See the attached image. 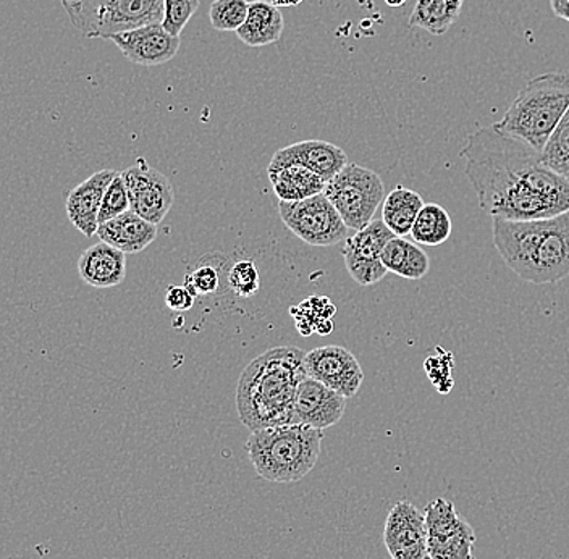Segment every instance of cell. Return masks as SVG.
Instances as JSON below:
<instances>
[{
	"mask_svg": "<svg viewBox=\"0 0 569 559\" xmlns=\"http://www.w3.org/2000/svg\"><path fill=\"white\" fill-rule=\"evenodd\" d=\"M461 159L479 208L492 219L537 220L569 210V181L551 172L540 151L496 123L468 138Z\"/></svg>",
	"mask_w": 569,
	"mask_h": 559,
	"instance_id": "6da1fadb",
	"label": "cell"
},
{
	"mask_svg": "<svg viewBox=\"0 0 569 559\" xmlns=\"http://www.w3.org/2000/svg\"><path fill=\"white\" fill-rule=\"evenodd\" d=\"M308 377L306 352L279 347L252 359L237 387L241 422L251 432L297 422L298 388Z\"/></svg>",
	"mask_w": 569,
	"mask_h": 559,
	"instance_id": "7a4b0ae2",
	"label": "cell"
},
{
	"mask_svg": "<svg viewBox=\"0 0 569 559\" xmlns=\"http://www.w3.org/2000/svg\"><path fill=\"white\" fill-rule=\"evenodd\" d=\"M493 244L508 269L533 285L569 277V210L537 220L492 219Z\"/></svg>",
	"mask_w": 569,
	"mask_h": 559,
	"instance_id": "3957f363",
	"label": "cell"
},
{
	"mask_svg": "<svg viewBox=\"0 0 569 559\" xmlns=\"http://www.w3.org/2000/svg\"><path fill=\"white\" fill-rule=\"evenodd\" d=\"M322 430L305 423H284L251 432L247 451L252 468L272 483H295L318 465Z\"/></svg>",
	"mask_w": 569,
	"mask_h": 559,
	"instance_id": "277c9868",
	"label": "cell"
},
{
	"mask_svg": "<svg viewBox=\"0 0 569 559\" xmlns=\"http://www.w3.org/2000/svg\"><path fill=\"white\" fill-rule=\"evenodd\" d=\"M569 110V74L543 73L519 89L498 130L542 152Z\"/></svg>",
	"mask_w": 569,
	"mask_h": 559,
	"instance_id": "5b68a950",
	"label": "cell"
},
{
	"mask_svg": "<svg viewBox=\"0 0 569 559\" xmlns=\"http://www.w3.org/2000/svg\"><path fill=\"white\" fill-rule=\"evenodd\" d=\"M71 24L89 39H112L151 23H162L163 0H62Z\"/></svg>",
	"mask_w": 569,
	"mask_h": 559,
	"instance_id": "8992f818",
	"label": "cell"
},
{
	"mask_svg": "<svg viewBox=\"0 0 569 559\" xmlns=\"http://www.w3.org/2000/svg\"><path fill=\"white\" fill-rule=\"evenodd\" d=\"M323 192L351 231L371 223L377 209L386 201L382 178L359 163H348L337 177L327 181Z\"/></svg>",
	"mask_w": 569,
	"mask_h": 559,
	"instance_id": "52a82bcc",
	"label": "cell"
},
{
	"mask_svg": "<svg viewBox=\"0 0 569 559\" xmlns=\"http://www.w3.org/2000/svg\"><path fill=\"white\" fill-rule=\"evenodd\" d=\"M280 219L288 230L306 244L336 246L351 237L350 228L341 219L326 192L300 202H279Z\"/></svg>",
	"mask_w": 569,
	"mask_h": 559,
	"instance_id": "ba28073f",
	"label": "cell"
},
{
	"mask_svg": "<svg viewBox=\"0 0 569 559\" xmlns=\"http://www.w3.org/2000/svg\"><path fill=\"white\" fill-rule=\"evenodd\" d=\"M430 559H476V533L447 498H437L425 509Z\"/></svg>",
	"mask_w": 569,
	"mask_h": 559,
	"instance_id": "9c48e42d",
	"label": "cell"
},
{
	"mask_svg": "<svg viewBox=\"0 0 569 559\" xmlns=\"http://www.w3.org/2000/svg\"><path fill=\"white\" fill-rule=\"evenodd\" d=\"M391 238H395L393 231L386 222L382 219H373L345 241V266L356 283L372 287L389 273L380 258Z\"/></svg>",
	"mask_w": 569,
	"mask_h": 559,
	"instance_id": "30bf717a",
	"label": "cell"
},
{
	"mask_svg": "<svg viewBox=\"0 0 569 559\" xmlns=\"http://www.w3.org/2000/svg\"><path fill=\"white\" fill-rule=\"evenodd\" d=\"M131 210L148 222L159 226L172 209L176 196L169 178L149 167L144 160L122 172Z\"/></svg>",
	"mask_w": 569,
	"mask_h": 559,
	"instance_id": "8fae6325",
	"label": "cell"
},
{
	"mask_svg": "<svg viewBox=\"0 0 569 559\" xmlns=\"http://www.w3.org/2000/svg\"><path fill=\"white\" fill-rule=\"evenodd\" d=\"M306 370L308 377L343 395L345 398L356 397L365 382V370L353 352L338 345L306 352Z\"/></svg>",
	"mask_w": 569,
	"mask_h": 559,
	"instance_id": "7c38bea8",
	"label": "cell"
},
{
	"mask_svg": "<svg viewBox=\"0 0 569 559\" xmlns=\"http://www.w3.org/2000/svg\"><path fill=\"white\" fill-rule=\"evenodd\" d=\"M383 543L391 559H430L425 511L398 501L387 516Z\"/></svg>",
	"mask_w": 569,
	"mask_h": 559,
	"instance_id": "4fadbf2b",
	"label": "cell"
},
{
	"mask_svg": "<svg viewBox=\"0 0 569 559\" xmlns=\"http://www.w3.org/2000/svg\"><path fill=\"white\" fill-rule=\"evenodd\" d=\"M110 41L120 49L128 62L141 67L163 66L180 51V36L169 33L162 23L146 24L113 36Z\"/></svg>",
	"mask_w": 569,
	"mask_h": 559,
	"instance_id": "5bb4252c",
	"label": "cell"
},
{
	"mask_svg": "<svg viewBox=\"0 0 569 559\" xmlns=\"http://www.w3.org/2000/svg\"><path fill=\"white\" fill-rule=\"evenodd\" d=\"M290 163H300L306 169L318 173L323 181H330L348 166V158L343 149L322 140H306L295 142L287 148L279 149L272 156L267 172L282 169Z\"/></svg>",
	"mask_w": 569,
	"mask_h": 559,
	"instance_id": "9a60e30c",
	"label": "cell"
},
{
	"mask_svg": "<svg viewBox=\"0 0 569 559\" xmlns=\"http://www.w3.org/2000/svg\"><path fill=\"white\" fill-rule=\"evenodd\" d=\"M347 400L348 398L343 395L330 390L311 377H306L298 388L297 405H295L297 422L312 429H329L343 418Z\"/></svg>",
	"mask_w": 569,
	"mask_h": 559,
	"instance_id": "2e32d148",
	"label": "cell"
},
{
	"mask_svg": "<svg viewBox=\"0 0 569 559\" xmlns=\"http://www.w3.org/2000/svg\"><path fill=\"white\" fill-rule=\"evenodd\" d=\"M117 173L119 172L116 170H99L67 194V216L84 237L91 238L98 234L102 201H104L107 188Z\"/></svg>",
	"mask_w": 569,
	"mask_h": 559,
	"instance_id": "e0dca14e",
	"label": "cell"
},
{
	"mask_svg": "<svg viewBox=\"0 0 569 559\" xmlns=\"http://www.w3.org/2000/svg\"><path fill=\"white\" fill-rule=\"evenodd\" d=\"M81 280L92 288H112L127 276V254L113 246L99 241L89 246L78 261Z\"/></svg>",
	"mask_w": 569,
	"mask_h": 559,
	"instance_id": "ac0fdd59",
	"label": "cell"
},
{
	"mask_svg": "<svg viewBox=\"0 0 569 559\" xmlns=\"http://www.w3.org/2000/svg\"><path fill=\"white\" fill-rule=\"evenodd\" d=\"M99 240L120 249L124 254H137L158 238V226L142 219L133 210L101 223L98 228Z\"/></svg>",
	"mask_w": 569,
	"mask_h": 559,
	"instance_id": "d6986e66",
	"label": "cell"
},
{
	"mask_svg": "<svg viewBox=\"0 0 569 559\" xmlns=\"http://www.w3.org/2000/svg\"><path fill=\"white\" fill-rule=\"evenodd\" d=\"M283 28V16L279 7L270 0H254L249 3L247 21L237 31V36L249 48H266L282 38Z\"/></svg>",
	"mask_w": 569,
	"mask_h": 559,
	"instance_id": "ffe728a7",
	"label": "cell"
},
{
	"mask_svg": "<svg viewBox=\"0 0 569 559\" xmlns=\"http://www.w3.org/2000/svg\"><path fill=\"white\" fill-rule=\"evenodd\" d=\"M267 173L279 201L300 202L326 190V181L300 163H290Z\"/></svg>",
	"mask_w": 569,
	"mask_h": 559,
	"instance_id": "44dd1931",
	"label": "cell"
},
{
	"mask_svg": "<svg viewBox=\"0 0 569 559\" xmlns=\"http://www.w3.org/2000/svg\"><path fill=\"white\" fill-rule=\"evenodd\" d=\"M382 262L389 272L407 280L425 279L430 270V259L421 244L403 237L391 238L382 251Z\"/></svg>",
	"mask_w": 569,
	"mask_h": 559,
	"instance_id": "7402d4cb",
	"label": "cell"
},
{
	"mask_svg": "<svg viewBox=\"0 0 569 559\" xmlns=\"http://www.w3.org/2000/svg\"><path fill=\"white\" fill-rule=\"evenodd\" d=\"M425 208V199L418 191L397 187L386 196L382 204V220L393 231L395 237L407 238L419 212Z\"/></svg>",
	"mask_w": 569,
	"mask_h": 559,
	"instance_id": "603a6c76",
	"label": "cell"
},
{
	"mask_svg": "<svg viewBox=\"0 0 569 559\" xmlns=\"http://www.w3.org/2000/svg\"><path fill=\"white\" fill-rule=\"evenodd\" d=\"M465 0H416L409 17V27L421 28L427 33L442 36L460 17Z\"/></svg>",
	"mask_w": 569,
	"mask_h": 559,
	"instance_id": "cb8c5ba5",
	"label": "cell"
},
{
	"mask_svg": "<svg viewBox=\"0 0 569 559\" xmlns=\"http://www.w3.org/2000/svg\"><path fill=\"white\" fill-rule=\"evenodd\" d=\"M453 231L450 213L443 206L429 202L419 212L415 226H412L411 238L415 243L422 246H440Z\"/></svg>",
	"mask_w": 569,
	"mask_h": 559,
	"instance_id": "d4e9b609",
	"label": "cell"
},
{
	"mask_svg": "<svg viewBox=\"0 0 569 559\" xmlns=\"http://www.w3.org/2000/svg\"><path fill=\"white\" fill-rule=\"evenodd\" d=\"M540 156L551 172L569 181V110L555 128Z\"/></svg>",
	"mask_w": 569,
	"mask_h": 559,
	"instance_id": "484cf974",
	"label": "cell"
},
{
	"mask_svg": "<svg viewBox=\"0 0 569 559\" xmlns=\"http://www.w3.org/2000/svg\"><path fill=\"white\" fill-rule=\"evenodd\" d=\"M249 3L248 0H213L209 10L213 30L237 33L247 21Z\"/></svg>",
	"mask_w": 569,
	"mask_h": 559,
	"instance_id": "4316f807",
	"label": "cell"
},
{
	"mask_svg": "<svg viewBox=\"0 0 569 559\" xmlns=\"http://www.w3.org/2000/svg\"><path fill=\"white\" fill-rule=\"evenodd\" d=\"M336 312V306L330 302L329 298L312 297L306 299L305 302L298 306V316H295L298 332H300L302 337L315 333L316 327H318L322 320L332 319Z\"/></svg>",
	"mask_w": 569,
	"mask_h": 559,
	"instance_id": "83f0119b",
	"label": "cell"
},
{
	"mask_svg": "<svg viewBox=\"0 0 569 559\" xmlns=\"http://www.w3.org/2000/svg\"><path fill=\"white\" fill-rule=\"evenodd\" d=\"M227 283H229L230 290L240 298L254 297L259 288H261L258 267H256L254 262L248 261V259L234 262L230 267Z\"/></svg>",
	"mask_w": 569,
	"mask_h": 559,
	"instance_id": "f1b7e54d",
	"label": "cell"
},
{
	"mask_svg": "<svg viewBox=\"0 0 569 559\" xmlns=\"http://www.w3.org/2000/svg\"><path fill=\"white\" fill-rule=\"evenodd\" d=\"M439 356H429L425 362V369L427 379L429 382L437 388V391L442 395H448L453 388V377H451V370H453L455 359L451 352L442 350L437 347Z\"/></svg>",
	"mask_w": 569,
	"mask_h": 559,
	"instance_id": "f546056e",
	"label": "cell"
},
{
	"mask_svg": "<svg viewBox=\"0 0 569 559\" xmlns=\"http://www.w3.org/2000/svg\"><path fill=\"white\" fill-rule=\"evenodd\" d=\"M128 210H131V202L130 196H128L127 184H124L122 173H117L112 183L107 188L101 212H99V226L116 219V217L122 216V213L128 212Z\"/></svg>",
	"mask_w": 569,
	"mask_h": 559,
	"instance_id": "4dcf8cb0",
	"label": "cell"
},
{
	"mask_svg": "<svg viewBox=\"0 0 569 559\" xmlns=\"http://www.w3.org/2000/svg\"><path fill=\"white\" fill-rule=\"evenodd\" d=\"M187 287L193 291L194 297L198 295H213L220 288V270L211 258H202L196 263L193 270L187 276Z\"/></svg>",
	"mask_w": 569,
	"mask_h": 559,
	"instance_id": "1f68e13d",
	"label": "cell"
},
{
	"mask_svg": "<svg viewBox=\"0 0 569 559\" xmlns=\"http://www.w3.org/2000/svg\"><path fill=\"white\" fill-rule=\"evenodd\" d=\"M163 3H166L163 28L173 36H180L194 13L198 12L199 0H163Z\"/></svg>",
	"mask_w": 569,
	"mask_h": 559,
	"instance_id": "d6a6232c",
	"label": "cell"
},
{
	"mask_svg": "<svg viewBox=\"0 0 569 559\" xmlns=\"http://www.w3.org/2000/svg\"><path fill=\"white\" fill-rule=\"evenodd\" d=\"M194 298L193 291H191L187 285H184V287L172 285V287L167 288L166 291V305L176 312L190 311L194 306Z\"/></svg>",
	"mask_w": 569,
	"mask_h": 559,
	"instance_id": "836d02e7",
	"label": "cell"
},
{
	"mask_svg": "<svg viewBox=\"0 0 569 559\" xmlns=\"http://www.w3.org/2000/svg\"><path fill=\"white\" fill-rule=\"evenodd\" d=\"M555 16L561 20L569 21V2H550Z\"/></svg>",
	"mask_w": 569,
	"mask_h": 559,
	"instance_id": "e575fe53",
	"label": "cell"
},
{
	"mask_svg": "<svg viewBox=\"0 0 569 559\" xmlns=\"http://www.w3.org/2000/svg\"><path fill=\"white\" fill-rule=\"evenodd\" d=\"M273 6L279 7V9H288V7H298L302 2V0H270Z\"/></svg>",
	"mask_w": 569,
	"mask_h": 559,
	"instance_id": "d590c367",
	"label": "cell"
},
{
	"mask_svg": "<svg viewBox=\"0 0 569 559\" xmlns=\"http://www.w3.org/2000/svg\"><path fill=\"white\" fill-rule=\"evenodd\" d=\"M387 6L395 7V9H398V7L405 6L407 3V0H386Z\"/></svg>",
	"mask_w": 569,
	"mask_h": 559,
	"instance_id": "8d00e7d4",
	"label": "cell"
},
{
	"mask_svg": "<svg viewBox=\"0 0 569 559\" xmlns=\"http://www.w3.org/2000/svg\"><path fill=\"white\" fill-rule=\"evenodd\" d=\"M550 2H569V0H550Z\"/></svg>",
	"mask_w": 569,
	"mask_h": 559,
	"instance_id": "74e56055",
	"label": "cell"
}]
</instances>
